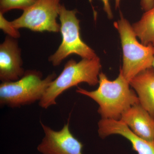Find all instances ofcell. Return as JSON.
I'll return each mask as SVG.
<instances>
[{"instance_id": "cell-7", "label": "cell", "mask_w": 154, "mask_h": 154, "mask_svg": "<svg viewBox=\"0 0 154 154\" xmlns=\"http://www.w3.org/2000/svg\"><path fill=\"white\" fill-rule=\"evenodd\" d=\"M44 137L37 146L42 154H83V144L73 135L69 129V120L62 128L56 131L43 124Z\"/></svg>"}, {"instance_id": "cell-1", "label": "cell", "mask_w": 154, "mask_h": 154, "mask_svg": "<svg viewBox=\"0 0 154 154\" xmlns=\"http://www.w3.org/2000/svg\"><path fill=\"white\" fill-rule=\"evenodd\" d=\"M99 86L94 91L78 87L76 92L90 97L99 105L98 112L103 119L119 120L122 115L134 105L139 103L129 82L119 69L118 76L110 81L104 73L99 75Z\"/></svg>"}, {"instance_id": "cell-5", "label": "cell", "mask_w": 154, "mask_h": 154, "mask_svg": "<svg viewBox=\"0 0 154 154\" xmlns=\"http://www.w3.org/2000/svg\"><path fill=\"white\" fill-rule=\"evenodd\" d=\"M77 10H67L63 5L60 6V32L62 40L57 50L48 58L54 66H58L63 60L73 54L79 56L82 59H92L97 56L95 51L82 40L80 21L77 18Z\"/></svg>"}, {"instance_id": "cell-9", "label": "cell", "mask_w": 154, "mask_h": 154, "mask_svg": "<svg viewBox=\"0 0 154 154\" xmlns=\"http://www.w3.org/2000/svg\"><path fill=\"white\" fill-rule=\"evenodd\" d=\"M98 133L102 138L110 135H120L129 141L133 150L137 154H154V143L138 136L120 119H102L98 123Z\"/></svg>"}, {"instance_id": "cell-12", "label": "cell", "mask_w": 154, "mask_h": 154, "mask_svg": "<svg viewBox=\"0 0 154 154\" xmlns=\"http://www.w3.org/2000/svg\"><path fill=\"white\" fill-rule=\"evenodd\" d=\"M140 42L145 45L154 43V7L145 12L138 21L132 25Z\"/></svg>"}, {"instance_id": "cell-17", "label": "cell", "mask_w": 154, "mask_h": 154, "mask_svg": "<svg viewBox=\"0 0 154 154\" xmlns=\"http://www.w3.org/2000/svg\"><path fill=\"white\" fill-rule=\"evenodd\" d=\"M152 45H153V46H154V43ZM152 67L154 69V60L153 61V63Z\"/></svg>"}, {"instance_id": "cell-3", "label": "cell", "mask_w": 154, "mask_h": 154, "mask_svg": "<svg viewBox=\"0 0 154 154\" xmlns=\"http://www.w3.org/2000/svg\"><path fill=\"white\" fill-rule=\"evenodd\" d=\"M121 40L123 59L121 70L128 82L141 72L152 67L154 46L138 41L132 25L120 13V18L113 23Z\"/></svg>"}, {"instance_id": "cell-4", "label": "cell", "mask_w": 154, "mask_h": 154, "mask_svg": "<svg viewBox=\"0 0 154 154\" xmlns=\"http://www.w3.org/2000/svg\"><path fill=\"white\" fill-rule=\"evenodd\" d=\"M57 77L53 72L42 79L41 72L30 70L25 71L24 75L17 81L2 82L0 85L1 106L19 107L40 101Z\"/></svg>"}, {"instance_id": "cell-13", "label": "cell", "mask_w": 154, "mask_h": 154, "mask_svg": "<svg viewBox=\"0 0 154 154\" xmlns=\"http://www.w3.org/2000/svg\"><path fill=\"white\" fill-rule=\"evenodd\" d=\"M36 0H0V13L14 10L20 9L25 11L32 6Z\"/></svg>"}, {"instance_id": "cell-6", "label": "cell", "mask_w": 154, "mask_h": 154, "mask_svg": "<svg viewBox=\"0 0 154 154\" xmlns=\"http://www.w3.org/2000/svg\"><path fill=\"white\" fill-rule=\"evenodd\" d=\"M60 0H36L23 11L19 18L12 21L14 28H25L35 32H57L60 25L57 21L59 16Z\"/></svg>"}, {"instance_id": "cell-14", "label": "cell", "mask_w": 154, "mask_h": 154, "mask_svg": "<svg viewBox=\"0 0 154 154\" xmlns=\"http://www.w3.org/2000/svg\"><path fill=\"white\" fill-rule=\"evenodd\" d=\"M0 28L10 37L16 39L20 37L19 30L14 28L11 22L8 21L4 17V14L2 13H0Z\"/></svg>"}, {"instance_id": "cell-8", "label": "cell", "mask_w": 154, "mask_h": 154, "mask_svg": "<svg viewBox=\"0 0 154 154\" xmlns=\"http://www.w3.org/2000/svg\"><path fill=\"white\" fill-rule=\"evenodd\" d=\"M21 49L16 38L8 36L0 45V80L2 82L19 79L25 73Z\"/></svg>"}, {"instance_id": "cell-2", "label": "cell", "mask_w": 154, "mask_h": 154, "mask_svg": "<svg viewBox=\"0 0 154 154\" xmlns=\"http://www.w3.org/2000/svg\"><path fill=\"white\" fill-rule=\"evenodd\" d=\"M102 68L99 57L92 59H82L80 61L69 60L63 70L51 82L39 101V105L47 109L56 104V99L64 91L79 84L86 83L95 86L99 83V75Z\"/></svg>"}, {"instance_id": "cell-18", "label": "cell", "mask_w": 154, "mask_h": 154, "mask_svg": "<svg viewBox=\"0 0 154 154\" xmlns=\"http://www.w3.org/2000/svg\"><path fill=\"white\" fill-rule=\"evenodd\" d=\"M153 143H154V141H153Z\"/></svg>"}, {"instance_id": "cell-10", "label": "cell", "mask_w": 154, "mask_h": 154, "mask_svg": "<svg viewBox=\"0 0 154 154\" xmlns=\"http://www.w3.org/2000/svg\"><path fill=\"white\" fill-rule=\"evenodd\" d=\"M120 120L138 136L153 142L154 117L140 103L127 110L122 115Z\"/></svg>"}, {"instance_id": "cell-16", "label": "cell", "mask_w": 154, "mask_h": 154, "mask_svg": "<svg viewBox=\"0 0 154 154\" xmlns=\"http://www.w3.org/2000/svg\"><path fill=\"white\" fill-rule=\"evenodd\" d=\"M140 6L145 12L148 11L154 7V0H141Z\"/></svg>"}, {"instance_id": "cell-15", "label": "cell", "mask_w": 154, "mask_h": 154, "mask_svg": "<svg viewBox=\"0 0 154 154\" xmlns=\"http://www.w3.org/2000/svg\"><path fill=\"white\" fill-rule=\"evenodd\" d=\"M103 4V10L107 14L108 19H113V12L109 3V0H101ZM121 0H115V8L117 9L119 8Z\"/></svg>"}, {"instance_id": "cell-11", "label": "cell", "mask_w": 154, "mask_h": 154, "mask_svg": "<svg viewBox=\"0 0 154 154\" xmlns=\"http://www.w3.org/2000/svg\"><path fill=\"white\" fill-rule=\"evenodd\" d=\"M140 105L154 117V69L141 72L129 81Z\"/></svg>"}]
</instances>
